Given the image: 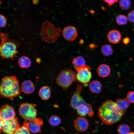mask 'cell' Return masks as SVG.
Returning a JSON list of instances; mask_svg holds the SVG:
<instances>
[{
  "instance_id": "3957f363",
  "label": "cell",
  "mask_w": 134,
  "mask_h": 134,
  "mask_svg": "<svg viewBox=\"0 0 134 134\" xmlns=\"http://www.w3.org/2000/svg\"><path fill=\"white\" fill-rule=\"evenodd\" d=\"M8 36V34L0 32V55L2 59H13L18 53L17 48L19 44L17 40L12 39Z\"/></svg>"
},
{
  "instance_id": "836d02e7",
  "label": "cell",
  "mask_w": 134,
  "mask_h": 134,
  "mask_svg": "<svg viewBox=\"0 0 134 134\" xmlns=\"http://www.w3.org/2000/svg\"><path fill=\"white\" fill-rule=\"evenodd\" d=\"M128 134H134V132H130Z\"/></svg>"
},
{
  "instance_id": "30bf717a",
  "label": "cell",
  "mask_w": 134,
  "mask_h": 134,
  "mask_svg": "<svg viewBox=\"0 0 134 134\" xmlns=\"http://www.w3.org/2000/svg\"><path fill=\"white\" fill-rule=\"evenodd\" d=\"M43 122L41 118H36L32 120L24 122L23 125L29 131L33 133H37L41 132V128L43 125Z\"/></svg>"
},
{
  "instance_id": "4dcf8cb0",
  "label": "cell",
  "mask_w": 134,
  "mask_h": 134,
  "mask_svg": "<svg viewBox=\"0 0 134 134\" xmlns=\"http://www.w3.org/2000/svg\"><path fill=\"white\" fill-rule=\"evenodd\" d=\"M118 0H104V2L107 3L109 6H110L113 5L114 3L117 2Z\"/></svg>"
},
{
  "instance_id": "5bb4252c",
  "label": "cell",
  "mask_w": 134,
  "mask_h": 134,
  "mask_svg": "<svg viewBox=\"0 0 134 134\" xmlns=\"http://www.w3.org/2000/svg\"><path fill=\"white\" fill-rule=\"evenodd\" d=\"M107 37L108 40L111 43L113 44L118 43L120 41L121 37L120 32L116 30H112L108 33Z\"/></svg>"
},
{
  "instance_id": "52a82bcc",
  "label": "cell",
  "mask_w": 134,
  "mask_h": 134,
  "mask_svg": "<svg viewBox=\"0 0 134 134\" xmlns=\"http://www.w3.org/2000/svg\"><path fill=\"white\" fill-rule=\"evenodd\" d=\"M44 23L46 25V38L44 40L49 43L55 42L60 34L61 32L60 28H55L52 24L48 21Z\"/></svg>"
},
{
  "instance_id": "7c38bea8",
  "label": "cell",
  "mask_w": 134,
  "mask_h": 134,
  "mask_svg": "<svg viewBox=\"0 0 134 134\" xmlns=\"http://www.w3.org/2000/svg\"><path fill=\"white\" fill-rule=\"evenodd\" d=\"M62 33L63 37L66 40L71 41L74 40L77 37L78 31L75 27L68 26L64 28Z\"/></svg>"
},
{
  "instance_id": "d6a6232c",
  "label": "cell",
  "mask_w": 134,
  "mask_h": 134,
  "mask_svg": "<svg viewBox=\"0 0 134 134\" xmlns=\"http://www.w3.org/2000/svg\"><path fill=\"white\" fill-rule=\"evenodd\" d=\"M38 0H33V2L34 4H36L37 3L38 1H37Z\"/></svg>"
},
{
  "instance_id": "ba28073f",
  "label": "cell",
  "mask_w": 134,
  "mask_h": 134,
  "mask_svg": "<svg viewBox=\"0 0 134 134\" xmlns=\"http://www.w3.org/2000/svg\"><path fill=\"white\" fill-rule=\"evenodd\" d=\"M83 88L82 84H78L76 87L75 91L73 92V94L70 100L69 106L76 110L77 106L80 104L88 105L89 104L87 103L81 96L80 93Z\"/></svg>"
},
{
  "instance_id": "8fae6325",
  "label": "cell",
  "mask_w": 134,
  "mask_h": 134,
  "mask_svg": "<svg viewBox=\"0 0 134 134\" xmlns=\"http://www.w3.org/2000/svg\"><path fill=\"white\" fill-rule=\"evenodd\" d=\"M0 118L3 120H8L15 117V113L13 107L8 104L2 105L0 107Z\"/></svg>"
},
{
  "instance_id": "e0dca14e",
  "label": "cell",
  "mask_w": 134,
  "mask_h": 134,
  "mask_svg": "<svg viewBox=\"0 0 134 134\" xmlns=\"http://www.w3.org/2000/svg\"><path fill=\"white\" fill-rule=\"evenodd\" d=\"M38 93L41 99L46 100L49 99L50 97L51 90L49 86H44L40 88Z\"/></svg>"
},
{
  "instance_id": "9c48e42d",
  "label": "cell",
  "mask_w": 134,
  "mask_h": 134,
  "mask_svg": "<svg viewBox=\"0 0 134 134\" xmlns=\"http://www.w3.org/2000/svg\"><path fill=\"white\" fill-rule=\"evenodd\" d=\"M20 127L18 119L15 117L9 120H3L0 130L6 134H14Z\"/></svg>"
},
{
  "instance_id": "5b68a950",
  "label": "cell",
  "mask_w": 134,
  "mask_h": 134,
  "mask_svg": "<svg viewBox=\"0 0 134 134\" xmlns=\"http://www.w3.org/2000/svg\"><path fill=\"white\" fill-rule=\"evenodd\" d=\"M75 81L85 86L87 85L92 77L90 67L88 65H85L77 68Z\"/></svg>"
},
{
  "instance_id": "484cf974",
  "label": "cell",
  "mask_w": 134,
  "mask_h": 134,
  "mask_svg": "<svg viewBox=\"0 0 134 134\" xmlns=\"http://www.w3.org/2000/svg\"><path fill=\"white\" fill-rule=\"evenodd\" d=\"M131 4V1L129 0H121L119 1L120 7L122 9L124 10L129 9Z\"/></svg>"
},
{
  "instance_id": "4316f807",
  "label": "cell",
  "mask_w": 134,
  "mask_h": 134,
  "mask_svg": "<svg viewBox=\"0 0 134 134\" xmlns=\"http://www.w3.org/2000/svg\"><path fill=\"white\" fill-rule=\"evenodd\" d=\"M14 134H30V131L24 126L20 127Z\"/></svg>"
},
{
  "instance_id": "7a4b0ae2",
  "label": "cell",
  "mask_w": 134,
  "mask_h": 134,
  "mask_svg": "<svg viewBox=\"0 0 134 134\" xmlns=\"http://www.w3.org/2000/svg\"><path fill=\"white\" fill-rule=\"evenodd\" d=\"M21 92L19 81L16 76H6L2 78L0 87L1 96L12 99L19 95Z\"/></svg>"
},
{
  "instance_id": "2e32d148",
  "label": "cell",
  "mask_w": 134,
  "mask_h": 134,
  "mask_svg": "<svg viewBox=\"0 0 134 134\" xmlns=\"http://www.w3.org/2000/svg\"><path fill=\"white\" fill-rule=\"evenodd\" d=\"M97 72L100 77L104 78L108 77L110 75L111 69L110 67L108 65L102 64L98 67Z\"/></svg>"
},
{
  "instance_id": "cb8c5ba5",
  "label": "cell",
  "mask_w": 134,
  "mask_h": 134,
  "mask_svg": "<svg viewBox=\"0 0 134 134\" xmlns=\"http://www.w3.org/2000/svg\"><path fill=\"white\" fill-rule=\"evenodd\" d=\"M101 51L102 53L106 56H110L113 53L112 47L109 44H106L103 45L101 48Z\"/></svg>"
},
{
  "instance_id": "83f0119b",
  "label": "cell",
  "mask_w": 134,
  "mask_h": 134,
  "mask_svg": "<svg viewBox=\"0 0 134 134\" xmlns=\"http://www.w3.org/2000/svg\"><path fill=\"white\" fill-rule=\"evenodd\" d=\"M126 98L130 103H134V91L129 92L127 93Z\"/></svg>"
},
{
  "instance_id": "7402d4cb",
  "label": "cell",
  "mask_w": 134,
  "mask_h": 134,
  "mask_svg": "<svg viewBox=\"0 0 134 134\" xmlns=\"http://www.w3.org/2000/svg\"><path fill=\"white\" fill-rule=\"evenodd\" d=\"M48 122L50 124L52 127H55L59 125L61 123V118L57 115H53L49 118Z\"/></svg>"
},
{
  "instance_id": "f546056e",
  "label": "cell",
  "mask_w": 134,
  "mask_h": 134,
  "mask_svg": "<svg viewBox=\"0 0 134 134\" xmlns=\"http://www.w3.org/2000/svg\"><path fill=\"white\" fill-rule=\"evenodd\" d=\"M6 23V19L3 15H0V27H3L5 26Z\"/></svg>"
},
{
  "instance_id": "277c9868",
  "label": "cell",
  "mask_w": 134,
  "mask_h": 134,
  "mask_svg": "<svg viewBox=\"0 0 134 134\" xmlns=\"http://www.w3.org/2000/svg\"><path fill=\"white\" fill-rule=\"evenodd\" d=\"M76 74L72 70L67 69L62 70L56 78L57 84L63 89H67L75 81Z\"/></svg>"
},
{
  "instance_id": "ac0fdd59",
  "label": "cell",
  "mask_w": 134,
  "mask_h": 134,
  "mask_svg": "<svg viewBox=\"0 0 134 134\" xmlns=\"http://www.w3.org/2000/svg\"><path fill=\"white\" fill-rule=\"evenodd\" d=\"M90 90L93 93L98 94L101 92L102 85L101 83L98 81L94 80L90 82L89 84Z\"/></svg>"
},
{
  "instance_id": "1f68e13d",
  "label": "cell",
  "mask_w": 134,
  "mask_h": 134,
  "mask_svg": "<svg viewBox=\"0 0 134 134\" xmlns=\"http://www.w3.org/2000/svg\"><path fill=\"white\" fill-rule=\"evenodd\" d=\"M130 40V38L128 37H126L124 38L123 39V43L125 45H127L129 43Z\"/></svg>"
},
{
  "instance_id": "d4e9b609",
  "label": "cell",
  "mask_w": 134,
  "mask_h": 134,
  "mask_svg": "<svg viewBox=\"0 0 134 134\" xmlns=\"http://www.w3.org/2000/svg\"><path fill=\"white\" fill-rule=\"evenodd\" d=\"M116 20L117 24L119 25H125L128 23L127 17L124 15H119L117 16Z\"/></svg>"
},
{
  "instance_id": "8992f818",
  "label": "cell",
  "mask_w": 134,
  "mask_h": 134,
  "mask_svg": "<svg viewBox=\"0 0 134 134\" xmlns=\"http://www.w3.org/2000/svg\"><path fill=\"white\" fill-rule=\"evenodd\" d=\"M20 116L27 121L34 120L36 118L37 110L34 105L29 103H23L20 104L19 110Z\"/></svg>"
},
{
  "instance_id": "6da1fadb",
  "label": "cell",
  "mask_w": 134,
  "mask_h": 134,
  "mask_svg": "<svg viewBox=\"0 0 134 134\" xmlns=\"http://www.w3.org/2000/svg\"><path fill=\"white\" fill-rule=\"evenodd\" d=\"M124 111L120 109L116 102L106 100L99 107L98 116L105 124L111 125L119 121L124 115Z\"/></svg>"
},
{
  "instance_id": "f1b7e54d",
  "label": "cell",
  "mask_w": 134,
  "mask_h": 134,
  "mask_svg": "<svg viewBox=\"0 0 134 134\" xmlns=\"http://www.w3.org/2000/svg\"><path fill=\"white\" fill-rule=\"evenodd\" d=\"M127 17L128 21L132 23H134V9L130 11L129 12Z\"/></svg>"
},
{
  "instance_id": "44dd1931",
  "label": "cell",
  "mask_w": 134,
  "mask_h": 134,
  "mask_svg": "<svg viewBox=\"0 0 134 134\" xmlns=\"http://www.w3.org/2000/svg\"><path fill=\"white\" fill-rule=\"evenodd\" d=\"M72 63L74 68L75 69L78 67H82L86 65L84 59L81 56L73 58Z\"/></svg>"
},
{
  "instance_id": "603a6c76",
  "label": "cell",
  "mask_w": 134,
  "mask_h": 134,
  "mask_svg": "<svg viewBox=\"0 0 134 134\" xmlns=\"http://www.w3.org/2000/svg\"><path fill=\"white\" fill-rule=\"evenodd\" d=\"M130 131V127L127 124H121L119 126L117 129L118 134H128Z\"/></svg>"
},
{
  "instance_id": "d6986e66",
  "label": "cell",
  "mask_w": 134,
  "mask_h": 134,
  "mask_svg": "<svg viewBox=\"0 0 134 134\" xmlns=\"http://www.w3.org/2000/svg\"><path fill=\"white\" fill-rule=\"evenodd\" d=\"M18 64L22 68H28L31 66V61L28 57L23 56L20 57L18 59Z\"/></svg>"
},
{
  "instance_id": "9a60e30c",
  "label": "cell",
  "mask_w": 134,
  "mask_h": 134,
  "mask_svg": "<svg viewBox=\"0 0 134 134\" xmlns=\"http://www.w3.org/2000/svg\"><path fill=\"white\" fill-rule=\"evenodd\" d=\"M20 88L21 91L23 93L27 94L32 93L35 89L33 83L29 80L23 81L21 84Z\"/></svg>"
},
{
  "instance_id": "4fadbf2b",
  "label": "cell",
  "mask_w": 134,
  "mask_h": 134,
  "mask_svg": "<svg viewBox=\"0 0 134 134\" xmlns=\"http://www.w3.org/2000/svg\"><path fill=\"white\" fill-rule=\"evenodd\" d=\"M74 126L78 131L83 132L88 129L89 123L86 118L84 117L80 116L75 120L74 122Z\"/></svg>"
},
{
  "instance_id": "ffe728a7",
  "label": "cell",
  "mask_w": 134,
  "mask_h": 134,
  "mask_svg": "<svg viewBox=\"0 0 134 134\" xmlns=\"http://www.w3.org/2000/svg\"><path fill=\"white\" fill-rule=\"evenodd\" d=\"M116 103L119 108L123 111H124L128 107L130 103L127 99L125 98L117 99Z\"/></svg>"
}]
</instances>
